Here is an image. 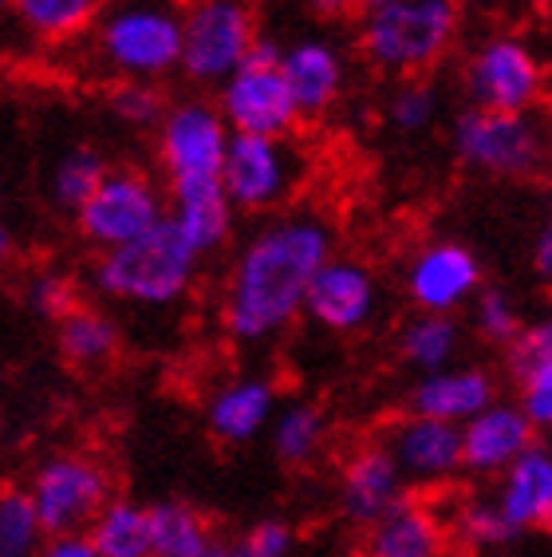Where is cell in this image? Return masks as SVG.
Listing matches in <instances>:
<instances>
[{
	"instance_id": "6da1fadb",
	"label": "cell",
	"mask_w": 552,
	"mask_h": 557,
	"mask_svg": "<svg viewBox=\"0 0 552 557\" xmlns=\"http://www.w3.org/2000/svg\"><path fill=\"white\" fill-rule=\"evenodd\" d=\"M331 253V230L316 214H288L265 222L237 249L222 297L225 333L241 344H261L285 333L304 312L316 273Z\"/></svg>"
},
{
	"instance_id": "7a4b0ae2",
	"label": "cell",
	"mask_w": 552,
	"mask_h": 557,
	"mask_svg": "<svg viewBox=\"0 0 552 557\" xmlns=\"http://www.w3.org/2000/svg\"><path fill=\"white\" fill-rule=\"evenodd\" d=\"M186 12L181 0H106L91 28V55L123 84H159L181 72Z\"/></svg>"
},
{
	"instance_id": "3957f363",
	"label": "cell",
	"mask_w": 552,
	"mask_h": 557,
	"mask_svg": "<svg viewBox=\"0 0 552 557\" xmlns=\"http://www.w3.org/2000/svg\"><path fill=\"white\" fill-rule=\"evenodd\" d=\"M198 261H202V253L166 218L159 230H150L147 237H138L130 246L99 253L96 269H91V285H96V293L123 300V305L166 309L190 293L193 277H198Z\"/></svg>"
},
{
	"instance_id": "277c9868",
	"label": "cell",
	"mask_w": 552,
	"mask_h": 557,
	"mask_svg": "<svg viewBox=\"0 0 552 557\" xmlns=\"http://www.w3.org/2000/svg\"><path fill=\"white\" fill-rule=\"evenodd\" d=\"M457 24V0H399L363 16L360 52L375 72L423 79V72H430L450 52Z\"/></svg>"
},
{
	"instance_id": "5b68a950",
	"label": "cell",
	"mask_w": 552,
	"mask_h": 557,
	"mask_svg": "<svg viewBox=\"0 0 552 557\" xmlns=\"http://www.w3.org/2000/svg\"><path fill=\"white\" fill-rule=\"evenodd\" d=\"M450 147L462 166L489 178H532L549 166L552 131L532 115L466 108L450 127Z\"/></svg>"
},
{
	"instance_id": "8992f818",
	"label": "cell",
	"mask_w": 552,
	"mask_h": 557,
	"mask_svg": "<svg viewBox=\"0 0 552 557\" xmlns=\"http://www.w3.org/2000/svg\"><path fill=\"white\" fill-rule=\"evenodd\" d=\"M285 48L256 36L253 52L217 87V108L234 135H261V139H288L300 123V108L285 79Z\"/></svg>"
},
{
	"instance_id": "52a82bcc",
	"label": "cell",
	"mask_w": 552,
	"mask_h": 557,
	"mask_svg": "<svg viewBox=\"0 0 552 557\" xmlns=\"http://www.w3.org/2000/svg\"><path fill=\"white\" fill-rule=\"evenodd\" d=\"M462 79H466L469 108L529 115L544 91V64L525 36L498 33L486 36L469 52Z\"/></svg>"
},
{
	"instance_id": "ba28073f",
	"label": "cell",
	"mask_w": 552,
	"mask_h": 557,
	"mask_svg": "<svg viewBox=\"0 0 552 557\" xmlns=\"http://www.w3.org/2000/svg\"><path fill=\"white\" fill-rule=\"evenodd\" d=\"M253 44L256 24L244 0H198L186 12L178 75L193 87H222L249 60Z\"/></svg>"
},
{
	"instance_id": "9c48e42d",
	"label": "cell",
	"mask_w": 552,
	"mask_h": 557,
	"mask_svg": "<svg viewBox=\"0 0 552 557\" xmlns=\"http://www.w3.org/2000/svg\"><path fill=\"white\" fill-rule=\"evenodd\" d=\"M166 218H171V206H166L159 183L142 171L118 166L106 174L96 198L75 214V225L87 246L111 253V249H123L138 237H147L150 230H159Z\"/></svg>"
},
{
	"instance_id": "30bf717a",
	"label": "cell",
	"mask_w": 552,
	"mask_h": 557,
	"mask_svg": "<svg viewBox=\"0 0 552 557\" xmlns=\"http://www.w3.org/2000/svg\"><path fill=\"white\" fill-rule=\"evenodd\" d=\"M229 143H234V127L225 123L217 103L198 96L171 103L162 127L154 131V150H159L166 186L222 178Z\"/></svg>"
},
{
	"instance_id": "8fae6325",
	"label": "cell",
	"mask_w": 552,
	"mask_h": 557,
	"mask_svg": "<svg viewBox=\"0 0 552 557\" xmlns=\"http://www.w3.org/2000/svg\"><path fill=\"white\" fill-rule=\"evenodd\" d=\"M36 510H40L43 534H87L96 518L111 506L106 471L87 455H52L33 471L28 483Z\"/></svg>"
},
{
	"instance_id": "7c38bea8",
	"label": "cell",
	"mask_w": 552,
	"mask_h": 557,
	"mask_svg": "<svg viewBox=\"0 0 552 557\" xmlns=\"http://www.w3.org/2000/svg\"><path fill=\"white\" fill-rule=\"evenodd\" d=\"M225 194L234 210L265 214L280 206L300 183V154L285 139H261V135H234L222 171Z\"/></svg>"
},
{
	"instance_id": "4fadbf2b",
	"label": "cell",
	"mask_w": 552,
	"mask_h": 557,
	"mask_svg": "<svg viewBox=\"0 0 552 557\" xmlns=\"http://www.w3.org/2000/svg\"><path fill=\"white\" fill-rule=\"evenodd\" d=\"M481 293V261L462 242H426L406 265V297L418 312L454 317Z\"/></svg>"
},
{
	"instance_id": "5bb4252c",
	"label": "cell",
	"mask_w": 552,
	"mask_h": 557,
	"mask_svg": "<svg viewBox=\"0 0 552 557\" xmlns=\"http://www.w3.org/2000/svg\"><path fill=\"white\" fill-rule=\"evenodd\" d=\"M379 309L375 273L355 258H331L312 281L304 317L324 333H360Z\"/></svg>"
},
{
	"instance_id": "9a60e30c",
	"label": "cell",
	"mask_w": 552,
	"mask_h": 557,
	"mask_svg": "<svg viewBox=\"0 0 552 557\" xmlns=\"http://www.w3.org/2000/svg\"><path fill=\"white\" fill-rule=\"evenodd\" d=\"M391 459L411 483H442L450 474L466 471V455H462V428L454 423H438V419L406 416L387 431Z\"/></svg>"
},
{
	"instance_id": "2e32d148",
	"label": "cell",
	"mask_w": 552,
	"mask_h": 557,
	"mask_svg": "<svg viewBox=\"0 0 552 557\" xmlns=\"http://www.w3.org/2000/svg\"><path fill=\"white\" fill-rule=\"evenodd\" d=\"M280 67H285L288 91L297 99L300 119L328 115L340 103L343 84H348V64H343V52L331 40L304 36V40L288 44Z\"/></svg>"
},
{
	"instance_id": "e0dca14e",
	"label": "cell",
	"mask_w": 552,
	"mask_h": 557,
	"mask_svg": "<svg viewBox=\"0 0 552 557\" xmlns=\"http://www.w3.org/2000/svg\"><path fill=\"white\" fill-rule=\"evenodd\" d=\"M537 443V428L517 404H493L478 419L462 428V455L466 471L486 479V474H505L525 450Z\"/></svg>"
},
{
	"instance_id": "ac0fdd59",
	"label": "cell",
	"mask_w": 552,
	"mask_h": 557,
	"mask_svg": "<svg viewBox=\"0 0 552 557\" xmlns=\"http://www.w3.org/2000/svg\"><path fill=\"white\" fill-rule=\"evenodd\" d=\"M493 404H498L493 375L486 368H442V372L423 375L406 396L411 416L454 423V428H466L469 419H478Z\"/></svg>"
},
{
	"instance_id": "d6986e66",
	"label": "cell",
	"mask_w": 552,
	"mask_h": 557,
	"mask_svg": "<svg viewBox=\"0 0 552 557\" xmlns=\"http://www.w3.org/2000/svg\"><path fill=\"white\" fill-rule=\"evenodd\" d=\"M406 474L391 459L387 447H367L343 467L340 479V506L351 522L375 525L406 503Z\"/></svg>"
},
{
	"instance_id": "ffe728a7",
	"label": "cell",
	"mask_w": 552,
	"mask_h": 557,
	"mask_svg": "<svg viewBox=\"0 0 552 557\" xmlns=\"http://www.w3.org/2000/svg\"><path fill=\"white\" fill-rule=\"evenodd\" d=\"M276 419V387L268 380L244 375V380H229L210 396L205 404V428L213 440L229 443H249L265 428H273Z\"/></svg>"
},
{
	"instance_id": "44dd1931",
	"label": "cell",
	"mask_w": 552,
	"mask_h": 557,
	"mask_svg": "<svg viewBox=\"0 0 552 557\" xmlns=\"http://www.w3.org/2000/svg\"><path fill=\"white\" fill-rule=\"evenodd\" d=\"M171 222L181 230L198 253L222 249L234 234V202L225 194L222 178H202V183H174L171 186Z\"/></svg>"
},
{
	"instance_id": "7402d4cb",
	"label": "cell",
	"mask_w": 552,
	"mask_h": 557,
	"mask_svg": "<svg viewBox=\"0 0 552 557\" xmlns=\"http://www.w3.org/2000/svg\"><path fill=\"white\" fill-rule=\"evenodd\" d=\"M498 506L517 534L552 525V447L532 443L510 471L501 474Z\"/></svg>"
},
{
	"instance_id": "603a6c76",
	"label": "cell",
	"mask_w": 552,
	"mask_h": 557,
	"mask_svg": "<svg viewBox=\"0 0 552 557\" xmlns=\"http://www.w3.org/2000/svg\"><path fill=\"white\" fill-rule=\"evenodd\" d=\"M367 554L372 557H442V525L426 506L406 498L399 510L372 525L367 537Z\"/></svg>"
},
{
	"instance_id": "cb8c5ba5",
	"label": "cell",
	"mask_w": 552,
	"mask_h": 557,
	"mask_svg": "<svg viewBox=\"0 0 552 557\" xmlns=\"http://www.w3.org/2000/svg\"><path fill=\"white\" fill-rule=\"evenodd\" d=\"M106 0H9L12 16L24 33L40 44H67L91 36Z\"/></svg>"
},
{
	"instance_id": "d4e9b609",
	"label": "cell",
	"mask_w": 552,
	"mask_h": 557,
	"mask_svg": "<svg viewBox=\"0 0 552 557\" xmlns=\"http://www.w3.org/2000/svg\"><path fill=\"white\" fill-rule=\"evenodd\" d=\"M55 348L72 368H99L118 352V324L99 309H79L55 324Z\"/></svg>"
},
{
	"instance_id": "484cf974",
	"label": "cell",
	"mask_w": 552,
	"mask_h": 557,
	"mask_svg": "<svg viewBox=\"0 0 552 557\" xmlns=\"http://www.w3.org/2000/svg\"><path fill=\"white\" fill-rule=\"evenodd\" d=\"M103 557H154V530H150V506L130 498H111L96 525L87 530Z\"/></svg>"
},
{
	"instance_id": "4316f807",
	"label": "cell",
	"mask_w": 552,
	"mask_h": 557,
	"mask_svg": "<svg viewBox=\"0 0 552 557\" xmlns=\"http://www.w3.org/2000/svg\"><path fill=\"white\" fill-rule=\"evenodd\" d=\"M462 348V329L454 317H435V312H418L403 324L399 333V356L406 364L418 368L423 375L442 372Z\"/></svg>"
},
{
	"instance_id": "83f0119b",
	"label": "cell",
	"mask_w": 552,
	"mask_h": 557,
	"mask_svg": "<svg viewBox=\"0 0 552 557\" xmlns=\"http://www.w3.org/2000/svg\"><path fill=\"white\" fill-rule=\"evenodd\" d=\"M106 174H111V166H106V159L99 154L96 147L64 150V154L55 159V166H52V178H48L52 202L60 206V210H72V214H79V210L96 198L99 186L106 183Z\"/></svg>"
},
{
	"instance_id": "f1b7e54d",
	"label": "cell",
	"mask_w": 552,
	"mask_h": 557,
	"mask_svg": "<svg viewBox=\"0 0 552 557\" xmlns=\"http://www.w3.org/2000/svg\"><path fill=\"white\" fill-rule=\"evenodd\" d=\"M150 530H154V557H202L213 546L205 518L181 503L150 506Z\"/></svg>"
},
{
	"instance_id": "f546056e",
	"label": "cell",
	"mask_w": 552,
	"mask_h": 557,
	"mask_svg": "<svg viewBox=\"0 0 552 557\" xmlns=\"http://www.w3.org/2000/svg\"><path fill=\"white\" fill-rule=\"evenodd\" d=\"M48 542L28 486L0 491V557H36Z\"/></svg>"
},
{
	"instance_id": "4dcf8cb0",
	"label": "cell",
	"mask_w": 552,
	"mask_h": 557,
	"mask_svg": "<svg viewBox=\"0 0 552 557\" xmlns=\"http://www.w3.org/2000/svg\"><path fill=\"white\" fill-rule=\"evenodd\" d=\"M324 411L316 408V404H304V399H297V404H288V408L276 411L273 419V450L280 462H309L312 455L319 450V443H324Z\"/></svg>"
},
{
	"instance_id": "1f68e13d",
	"label": "cell",
	"mask_w": 552,
	"mask_h": 557,
	"mask_svg": "<svg viewBox=\"0 0 552 557\" xmlns=\"http://www.w3.org/2000/svg\"><path fill=\"white\" fill-rule=\"evenodd\" d=\"M438 111H442L438 87L426 84V79H403L391 91V99H387V123L399 135H423V131H430Z\"/></svg>"
},
{
	"instance_id": "d6a6232c",
	"label": "cell",
	"mask_w": 552,
	"mask_h": 557,
	"mask_svg": "<svg viewBox=\"0 0 552 557\" xmlns=\"http://www.w3.org/2000/svg\"><path fill=\"white\" fill-rule=\"evenodd\" d=\"M469 321H474V333L486 336L493 344H505L510 348L513 341L520 336L525 321H520V309L513 305V297L498 285H486V289L474 297L469 305Z\"/></svg>"
},
{
	"instance_id": "836d02e7",
	"label": "cell",
	"mask_w": 552,
	"mask_h": 557,
	"mask_svg": "<svg viewBox=\"0 0 552 557\" xmlns=\"http://www.w3.org/2000/svg\"><path fill=\"white\" fill-rule=\"evenodd\" d=\"M166 111H171V103H166V96L159 91V84H118L115 91H111V115H115L118 123H127V127L159 131Z\"/></svg>"
},
{
	"instance_id": "e575fe53",
	"label": "cell",
	"mask_w": 552,
	"mask_h": 557,
	"mask_svg": "<svg viewBox=\"0 0 552 557\" xmlns=\"http://www.w3.org/2000/svg\"><path fill=\"white\" fill-rule=\"evenodd\" d=\"M24 305H28L36 317H43V321L60 324L64 317H72V312L79 309V300H75V281L67 277V273H60V269H43V273H36V277L28 281Z\"/></svg>"
},
{
	"instance_id": "d590c367",
	"label": "cell",
	"mask_w": 552,
	"mask_h": 557,
	"mask_svg": "<svg viewBox=\"0 0 552 557\" xmlns=\"http://www.w3.org/2000/svg\"><path fill=\"white\" fill-rule=\"evenodd\" d=\"M457 530H462V537H466L469 546H505L517 530L510 525V518L501 515L498 498H478V503H469L462 515H457Z\"/></svg>"
},
{
	"instance_id": "8d00e7d4",
	"label": "cell",
	"mask_w": 552,
	"mask_h": 557,
	"mask_svg": "<svg viewBox=\"0 0 552 557\" xmlns=\"http://www.w3.org/2000/svg\"><path fill=\"white\" fill-rule=\"evenodd\" d=\"M544 364H552V317L525 324L517 341L505 348V368H510V375L517 380V384Z\"/></svg>"
},
{
	"instance_id": "74e56055",
	"label": "cell",
	"mask_w": 552,
	"mask_h": 557,
	"mask_svg": "<svg viewBox=\"0 0 552 557\" xmlns=\"http://www.w3.org/2000/svg\"><path fill=\"white\" fill-rule=\"evenodd\" d=\"M292 549V525L285 522H256L237 542H229V557H288Z\"/></svg>"
},
{
	"instance_id": "f35d334b",
	"label": "cell",
	"mask_w": 552,
	"mask_h": 557,
	"mask_svg": "<svg viewBox=\"0 0 552 557\" xmlns=\"http://www.w3.org/2000/svg\"><path fill=\"white\" fill-rule=\"evenodd\" d=\"M517 408L537 431H552V364L537 368L517 384Z\"/></svg>"
},
{
	"instance_id": "ab89813d",
	"label": "cell",
	"mask_w": 552,
	"mask_h": 557,
	"mask_svg": "<svg viewBox=\"0 0 552 557\" xmlns=\"http://www.w3.org/2000/svg\"><path fill=\"white\" fill-rule=\"evenodd\" d=\"M36 557H103V554L96 549L91 534H64V537H48Z\"/></svg>"
},
{
	"instance_id": "60d3db41",
	"label": "cell",
	"mask_w": 552,
	"mask_h": 557,
	"mask_svg": "<svg viewBox=\"0 0 552 557\" xmlns=\"http://www.w3.org/2000/svg\"><path fill=\"white\" fill-rule=\"evenodd\" d=\"M532 273L552 289V222H544L537 242H532Z\"/></svg>"
},
{
	"instance_id": "b9f144b4",
	"label": "cell",
	"mask_w": 552,
	"mask_h": 557,
	"mask_svg": "<svg viewBox=\"0 0 552 557\" xmlns=\"http://www.w3.org/2000/svg\"><path fill=\"white\" fill-rule=\"evenodd\" d=\"M304 9L316 16V21H340L351 9H360L355 0H304Z\"/></svg>"
},
{
	"instance_id": "7bdbcfd3",
	"label": "cell",
	"mask_w": 552,
	"mask_h": 557,
	"mask_svg": "<svg viewBox=\"0 0 552 557\" xmlns=\"http://www.w3.org/2000/svg\"><path fill=\"white\" fill-rule=\"evenodd\" d=\"M363 12H379V9H387V4H399V0H355Z\"/></svg>"
},
{
	"instance_id": "ee69618b",
	"label": "cell",
	"mask_w": 552,
	"mask_h": 557,
	"mask_svg": "<svg viewBox=\"0 0 552 557\" xmlns=\"http://www.w3.org/2000/svg\"><path fill=\"white\" fill-rule=\"evenodd\" d=\"M202 557H229V542H217V537H213V546L205 549Z\"/></svg>"
},
{
	"instance_id": "f6af8a7d",
	"label": "cell",
	"mask_w": 552,
	"mask_h": 557,
	"mask_svg": "<svg viewBox=\"0 0 552 557\" xmlns=\"http://www.w3.org/2000/svg\"><path fill=\"white\" fill-rule=\"evenodd\" d=\"M549 222H552V166H549Z\"/></svg>"
},
{
	"instance_id": "bcb514c9",
	"label": "cell",
	"mask_w": 552,
	"mask_h": 557,
	"mask_svg": "<svg viewBox=\"0 0 552 557\" xmlns=\"http://www.w3.org/2000/svg\"><path fill=\"white\" fill-rule=\"evenodd\" d=\"M355 557H372V554H355Z\"/></svg>"
}]
</instances>
